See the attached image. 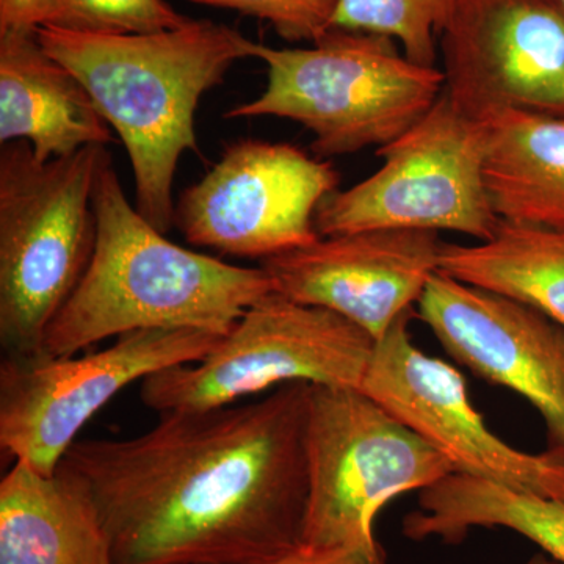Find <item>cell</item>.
<instances>
[{
	"label": "cell",
	"instance_id": "cell-1",
	"mask_svg": "<svg viewBox=\"0 0 564 564\" xmlns=\"http://www.w3.org/2000/svg\"><path fill=\"white\" fill-rule=\"evenodd\" d=\"M311 384L261 402L159 413L128 440H77L117 564H254L302 543Z\"/></svg>",
	"mask_w": 564,
	"mask_h": 564
},
{
	"label": "cell",
	"instance_id": "cell-2",
	"mask_svg": "<svg viewBox=\"0 0 564 564\" xmlns=\"http://www.w3.org/2000/svg\"><path fill=\"white\" fill-rule=\"evenodd\" d=\"M40 43L79 77L131 161L137 210L166 234L174 226L181 155L198 152L195 117L234 63L254 58V41L210 20L140 35L39 28Z\"/></svg>",
	"mask_w": 564,
	"mask_h": 564
},
{
	"label": "cell",
	"instance_id": "cell-3",
	"mask_svg": "<svg viewBox=\"0 0 564 564\" xmlns=\"http://www.w3.org/2000/svg\"><path fill=\"white\" fill-rule=\"evenodd\" d=\"M93 209L98 236L90 265L51 323L43 356H73L140 329L223 337L274 292L262 267L232 265L170 242L129 203L109 151L96 174Z\"/></svg>",
	"mask_w": 564,
	"mask_h": 564
},
{
	"label": "cell",
	"instance_id": "cell-4",
	"mask_svg": "<svg viewBox=\"0 0 564 564\" xmlns=\"http://www.w3.org/2000/svg\"><path fill=\"white\" fill-rule=\"evenodd\" d=\"M254 58L267 65L265 90L225 118L299 122L313 133L318 158L392 143L433 109L445 87L443 70L411 62L378 33L333 28L299 50L256 43Z\"/></svg>",
	"mask_w": 564,
	"mask_h": 564
},
{
	"label": "cell",
	"instance_id": "cell-5",
	"mask_svg": "<svg viewBox=\"0 0 564 564\" xmlns=\"http://www.w3.org/2000/svg\"><path fill=\"white\" fill-rule=\"evenodd\" d=\"M107 147L36 161L28 141L0 150V345L3 358L43 356L44 336L90 265L93 188Z\"/></svg>",
	"mask_w": 564,
	"mask_h": 564
},
{
	"label": "cell",
	"instance_id": "cell-6",
	"mask_svg": "<svg viewBox=\"0 0 564 564\" xmlns=\"http://www.w3.org/2000/svg\"><path fill=\"white\" fill-rule=\"evenodd\" d=\"M304 547H369L395 497L454 474L448 459L361 389L311 384Z\"/></svg>",
	"mask_w": 564,
	"mask_h": 564
},
{
	"label": "cell",
	"instance_id": "cell-7",
	"mask_svg": "<svg viewBox=\"0 0 564 564\" xmlns=\"http://www.w3.org/2000/svg\"><path fill=\"white\" fill-rule=\"evenodd\" d=\"M377 340L343 315L272 292L248 307L202 361L141 381V402L158 413L231 406L303 383L361 389Z\"/></svg>",
	"mask_w": 564,
	"mask_h": 564
},
{
	"label": "cell",
	"instance_id": "cell-8",
	"mask_svg": "<svg viewBox=\"0 0 564 564\" xmlns=\"http://www.w3.org/2000/svg\"><path fill=\"white\" fill-rule=\"evenodd\" d=\"M486 122L441 95L414 128L377 150L383 165L315 212L321 237L370 229L454 231L486 242L499 226L486 196Z\"/></svg>",
	"mask_w": 564,
	"mask_h": 564
},
{
	"label": "cell",
	"instance_id": "cell-9",
	"mask_svg": "<svg viewBox=\"0 0 564 564\" xmlns=\"http://www.w3.org/2000/svg\"><path fill=\"white\" fill-rule=\"evenodd\" d=\"M220 339L191 328L140 329L79 358H3L2 451L36 473L55 474L85 423L118 392L170 367L202 361Z\"/></svg>",
	"mask_w": 564,
	"mask_h": 564
},
{
	"label": "cell",
	"instance_id": "cell-10",
	"mask_svg": "<svg viewBox=\"0 0 564 564\" xmlns=\"http://www.w3.org/2000/svg\"><path fill=\"white\" fill-rule=\"evenodd\" d=\"M339 182L333 163L293 144L234 141L181 193L174 226L193 247L265 261L321 239L315 212Z\"/></svg>",
	"mask_w": 564,
	"mask_h": 564
},
{
	"label": "cell",
	"instance_id": "cell-11",
	"mask_svg": "<svg viewBox=\"0 0 564 564\" xmlns=\"http://www.w3.org/2000/svg\"><path fill=\"white\" fill-rule=\"evenodd\" d=\"M444 93L475 121H564L563 0H456L440 36Z\"/></svg>",
	"mask_w": 564,
	"mask_h": 564
},
{
	"label": "cell",
	"instance_id": "cell-12",
	"mask_svg": "<svg viewBox=\"0 0 564 564\" xmlns=\"http://www.w3.org/2000/svg\"><path fill=\"white\" fill-rule=\"evenodd\" d=\"M413 315H400L375 345L361 391L429 441L455 473L564 502L563 456L529 454L496 436L470 403L463 375L415 347Z\"/></svg>",
	"mask_w": 564,
	"mask_h": 564
},
{
	"label": "cell",
	"instance_id": "cell-13",
	"mask_svg": "<svg viewBox=\"0 0 564 564\" xmlns=\"http://www.w3.org/2000/svg\"><path fill=\"white\" fill-rule=\"evenodd\" d=\"M447 355L481 380L524 397L564 458V326L511 296L436 272L417 302Z\"/></svg>",
	"mask_w": 564,
	"mask_h": 564
},
{
	"label": "cell",
	"instance_id": "cell-14",
	"mask_svg": "<svg viewBox=\"0 0 564 564\" xmlns=\"http://www.w3.org/2000/svg\"><path fill=\"white\" fill-rule=\"evenodd\" d=\"M443 247L436 231L370 229L321 237L262 269L274 292L343 315L378 343L440 272Z\"/></svg>",
	"mask_w": 564,
	"mask_h": 564
},
{
	"label": "cell",
	"instance_id": "cell-15",
	"mask_svg": "<svg viewBox=\"0 0 564 564\" xmlns=\"http://www.w3.org/2000/svg\"><path fill=\"white\" fill-rule=\"evenodd\" d=\"M28 141L36 161L113 141L90 91L36 31H0V143Z\"/></svg>",
	"mask_w": 564,
	"mask_h": 564
},
{
	"label": "cell",
	"instance_id": "cell-16",
	"mask_svg": "<svg viewBox=\"0 0 564 564\" xmlns=\"http://www.w3.org/2000/svg\"><path fill=\"white\" fill-rule=\"evenodd\" d=\"M0 564H117L87 486L66 464L14 462L0 481Z\"/></svg>",
	"mask_w": 564,
	"mask_h": 564
},
{
	"label": "cell",
	"instance_id": "cell-17",
	"mask_svg": "<svg viewBox=\"0 0 564 564\" xmlns=\"http://www.w3.org/2000/svg\"><path fill=\"white\" fill-rule=\"evenodd\" d=\"M485 122L484 184L494 214L564 231V121L507 111Z\"/></svg>",
	"mask_w": 564,
	"mask_h": 564
},
{
	"label": "cell",
	"instance_id": "cell-18",
	"mask_svg": "<svg viewBox=\"0 0 564 564\" xmlns=\"http://www.w3.org/2000/svg\"><path fill=\"white\" fill-rule=\"evenodd\" d=\"M507 529L540 545L564 564V502L544 499L485 478L454 473L419 492V508L404 516L408 540L440 538L459 544L470 530Z\"/></svg>",
	"mask_w": 564,
	"mask_h": 564
},
{
	"label": "cell",
	"instance_id": "cell-19",
	"mask_svg": "<svg viewBox=\"0 0 564 564\" xmlns=\"http://www.w3.org/2000/svg\"><path fill=\"white\" fill-rule=\"evenodd\" d=\"M440 272L530 304L564 326V231L500 221L486 242L444 243Z\"/></svg>",
	"mask_w": 564,
	"mask_h": 564
},
{
	"label": "cell",
	"instance_id": "cell-20",
	"mask_svg": "<svg viewBox=\"0 0 564 564\" xmlns=\"http://www.w3.org/2000/svg\"><path fill=\"white\" fill-rule=\"evenodd\" d=\"M456 0H340L334 28L378 33L399 40L403 54L434 68L437 39L451 20Z\"/></svg>",
	"mask_w": 564,
	"mask_h": 564
},
{
	"label": "cell",
	"instance_id": "cell-21",
	"mask_svg": "<svg viewBox=\"0 0 564 564\" xmlns=\"http://www.w3.org/2000/svg\"><path fill=\"white\" fill-rule=\"evenodd\" d=\"M191 21L165 0H47L41 28L93 35H140L182 28Z\"/></svg>",
	"mask_w": 564,
	"mask_h": 564
},
{
	"label": "cell",
	"instance_id": "cell-22",
	"mask_svg": "<svg viewBox=\"0 0 564 564\" xmlns=\"http://www.w3.org/2000/svg\"><path fill=\"white\" fill-rule=\"evenodd\" d=\"M198 6L234 10L269 22L291 43H315L334 28L340 0H188Z\"/></svg>",
	"mask_w": 564,
	"mask_h": 564
},
{
	"label": "cell",
	"instance_id": "cell-23",
	"mask_svg": "<svg viewBox=\"0 0 564 564\" xmlns=\"http://www.w3.org/2000/svg\"><path fill=\"white\" fill-rule=\"evenodd\" d=\"M254 564H388L380 543L369 547L311 549L296 545L285 554Z\"/></svg>",
	"mask_w": 564,
	"mask_h": 564
},
{
	"label": "cell",
	"instance_id": "cell-24",
	"mask_svg": "<svg viewBox=\"0 0 564 564\" xmlns=\"http://www.w3.org/2000/svg\"><path fill=\"white\" fill-rule=\"evenodd\" d=\"M46 6L47 0H0V31H36Z\"/></svg>",
	"mask_w": 564,
	"mask_h": 564
},
{
	"label": "cell",
	"instance_id": "cell-25",
	"mask_svg": "<svg viewBox=\"0 0 564 564\" xmlns=\"http://www.w3.org/2000/svg\"><path fill=\"white\" fill-rule=\"evenodd\" d=\"M525 564H563L560 563L558 560L552 558L551 555L545 554V552H540V554L533 555L532 558L529 560Z\"/></svg>",
	"mask_w": 564,
	"mask_h": 564
},
{
	"label": "cell",
	"instance_id": "cell-26",
	"mask_svg": "<svg viewBox=\"0 0 564 564\" xmlns=\"http://www.w3.org/2000/svg\"><path fill=\"white\" fill-rule=\"evenodd\" d=\"M563 2H564V0H563Z\"/></svg>",
	"mask_w": 564,
	"mask_h": 564
}]
</instances>
